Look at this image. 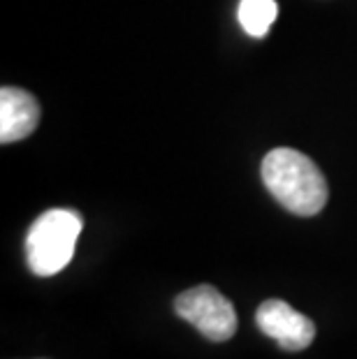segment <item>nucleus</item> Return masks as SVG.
<instances>
[{"label":"nucleus","instance_id":"nucleus-1","mask_svg":"<svg viewBox=\"0 0 357 359\" xmlns=\"http://www.w3.org/2000/svg\"><path fill=\"white\" fill-rule=\"evenodd\" d=\"M262 181L274 200L295 216H316L328 204L330 188L325 174L309 156L281 147L262 160Z\"/></svg>","mask_w":357,"mask_h":359},{"label":"nucleus","instance_id":"nucleus-2","mask_svg":"<svg viewBox=\"0 0 357 359\" xmlns=\"http://www.w3.org/2000/svg\"><path fill=\"white\" fill-rule=\"evenodd\" d=\"M83 220L72 209H51L30 225L26 234V262L35 276H56L74 255Z\"/></svg>","mask_w":357,"mask_h":359},{"label":"nucleus","instance_id":"nucleus-3","mask_svg":"<svg viewBox=\"0 0 357 359\" xmlns=\"http://www.w3.org/2000/svg\"><path fill=\"white\" fill-rule=\"evenodd\" d=\"M174 311L209 341H227L237 332V311L232 302L211 285H197L181 292L174 299Z\"/></svg>","mask_w":357,"mask_h":359},{"label":"nucleus","instance_id":"nucleus-4","mask_svg":"<svg viewBox=\"0 0 357 359\" xmlns=\"http://www.w3.org/2000/svg\"><path fill=\"white\" fill-rule=\"evenodd\" d=\"M255 323L260 332L274 339L285 353H302L314 343L316 325L304 313L295 311L283 299H267L255 313Z\"/></svg>","mask_w":357,"mask_h":359},{"label":"nucleus","instance_id":"nucleus-5","mask_svg":"<svg viewBox=\"0 0 357 359\" xmlns=\"http://www.w3.org/2000/svg\"><path fill=\"white\" fill-rule=\"evenodd\" d=\"M40 123V104L28 90L5 86L0 90V142L26 140Z\"/></svg>","mask_w":357,"mask_h":359},{"label":"nucleus","instance_id":"nucleus-6","mask_svg":"<svg viewBox=\"0 0 357 359\" xmlns=\"http://www.w3.org/2000/svg\"><path fill=\"white\" fill-rule=\"evenodd\" d=\"M278 14L276 0H241L239 3V24L248 35L262 37L274 26Z\"/></svg>","mask_w":357,"mask_h":359}]
</instances>
